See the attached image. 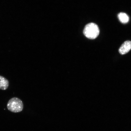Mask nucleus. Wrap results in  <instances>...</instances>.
<instances>
[{
    "mask_svg": "<svg viewBox=\"0 0 131 131\" xmlns=\"http://www.w3.org/2000/svg\"><path fill=\"white\" fill-rule=\"evenodd\" d=\"M7 107L11 112L17 113L21 112L24 108V104L19 98L14 97L10 99L7 103Z\"/></svg>",
    "mask_w": 131,
    "mask_h": 131,
    "instance_id": "nucleus-2",
    "label": "nucleus"
},
{
    "mask_svg": "<svg viewBox=\"0 0 131 131\" xmlns=\"http://www.w3.org/2000/svg\"><path fill=\"white\" fill-rule=\"evenodd\" d=\"M83 32L87 38L94 39L96 38L99 35L100 30L97 25L94 23H90L85 26Z\"/></svg>",
    "mask_w": 131,
    "mask_h": 131,
    "instance_id": "nucleus-1",
    "label": "nucleus"
},
{
    "mask_svg": "<svg viewBox=\"0 0 131 131\" xmlns=\"http://www.w3.org/2000/svg\"><path fill=\"white\" fill-rule=\"evenodd\" d=\"M9 86V82L5 78L0 76V89L5 90Z\"/></svg>",
    "mask_w": 131,
    "mask_h": 131,
    "instance_id": "nucleus-4",
    "label": "nucleus"
},
{
    "mask_svg": "<svg viewBox=\"0 0 131 131\" xmlns=\"http://www.w3.org/2000/svg\"><path fill=\"white\" fill-rule=\"evenodd\" d=\"M131 49V42L130 41H126L122 44L119 50L121 54L124 55L130 51Z\"/></svg>",
    "mask_w": 131,
    "mask_h": 131,
    "instance_id": "nucleus-3",
    "label": "nucleus"
},
{
    "mask_svg": "<svg viewBox=\"0 0 131 131\" xmlns=\"http://www.w3.org/2000/svg\"><path fill=\"white\" fill-rule=\"evenodd\" d=\"M118 17L119 21L123 24H126L129 21V16L125 13H119Z\"/></svg>",
    "mask_w": 131,
    "mask_h": 131,
    "instance_id": "nucleus-5",
    "label": "nucleus"
}]
</instances>
